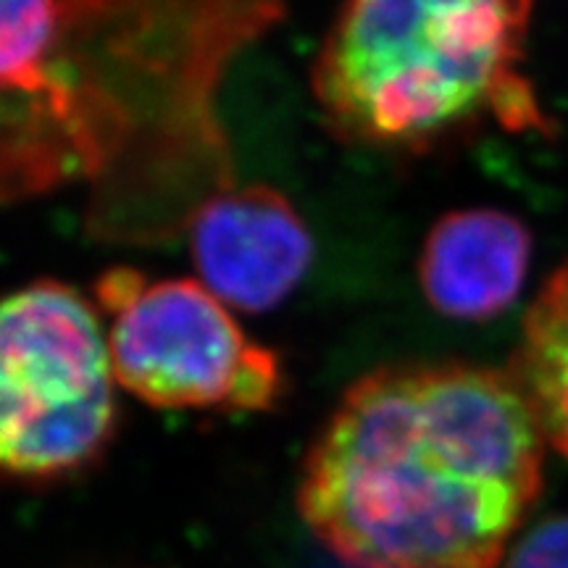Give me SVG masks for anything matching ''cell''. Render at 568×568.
<instances>
[{"instance_id": "obj_1", "label": "cell", "mask_w": 568, "mask_h": 568, "mask_svg": "<svg viewBox=\"0 0 568 568\" xmlns=\"http://www.w3.org/2000/svg\"><path fill=\"white\" fill-rule=\"evenodd\" d=\"M545 445L508 368L379 366L305 453L297 510L353 568H495L542 485Z\"/></svg>"}, {"instance_id": "obj_2", "label": "cell", "mask_w": 568, "mask_h": 568, "mask_svg": "<svg viewBox=\"0 0 568 568\" xmlns=\"http://www.w3.org/2000/svg\"><path fill=\"white\" fill-rule=\"evenodd\" d=\"M531 0H345L314 61L326 130L424 153L477 126L548 132L521 74Z\"/></svg>"}, {"instance_id": "obj_3", "label": "cell", "mask_w": 568, "mask_h": 568, "mask_svg": "<svg viewBox=\"0 0 568 568\" xmlns=\"http://www.w3.org/2000/svg\"><path fill=\"white\" fill-rule=\"evenodd\" d=\"M105 324L61 280L0 297V479L53 485L88 471L119 429Z\"/></svg>"}, {"instance_id": "obj_4", "label": "cell", "mask_w": 568, "mask_h": 568, "mask_svg": "<svg viewBox=\"0 0 568 568\" xmlns=\"http://www.w3.org/2000/svg\"><path fill=\"white\" fill-rule=\"evenodd\" d=\"M92 301L109 339L113 379L163 410L266 414L287 389L282 358L255 343L230 305L193 276L111 266Z\"/></svg>"}, {"instance_id": "obj_5", "label": "cell", "mask_w": 568, "mask_h": 568, "mask_svg": "<svg viewBox=\"0 0 568 568\" xmlns=\"http://www.w3.org/2000/svg\"><path fill=\"white\" fill-rule=\"evenodd\" d=\"M195 280L240 314H268L301 287L316 245L301 211L272 184H232L187 226Z\"/></svg>"}, {"instance_id": "obj_6", "label": "cell", "mask_w": 568, "mask_h": 568, "mask_svg": "<svg viewBox=\"0 0 568 568\" xmlns=\"http://www.w3.org/2000/svg\"><path fill=\"white\" fill-rule=\"evenodd\" d=\"M529 264L531 234L514 213L450 211L426 234L418 284L439 316L487 322L516 303Z\"/></svg>"}, {"instance_id": "obj_7", "label": "cell", "mask_w": 568, "mask_h": 568, "mask_svg": "<svg viewBox=\"0 0 568 568\" xmlns=\"http://www.w3.org/2000/svg\"><path fill=\"white\" fill-rule=\"evenodd\" d=\"M508 372L527 395L545 443L568 458V261L531 303Z\"/></svg>"}, {"instance_id": "obj_8", "label": "cell", "mask_w": 568, "mask_h": 568, "mask_svg": "<svg viewBox=\"0 0 568 568\" xmlns=\"http://www.w3.org/2000/svg\"><path fill=\"white\" fill-rule=\"evenodd\" d=\"M506 568H568V516L531 527L510 550Z\"/></svg>"}]
</instances>
